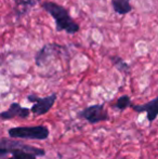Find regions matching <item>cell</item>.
<instances>
[{
	"label": "cell",
	"mask_w": 158,
	"mask_h": 159,
	"mask_svg": "<svg viewBox=\"0 0 158 159\" xmlns=\"http://www.w3.org/2000/svg\"><path fill=\"white\" fill-rule=\"evenodd\" d=\"M44 155V149L25 144L15 139L2 138L0 141V157L2 159H37Z\"/></svg>",
	"instance_id": "6da1fadb"
},
{
	"label": "cell",
	"mask_w": 158,
	"mask_h": 159,
	"mask_svg": "<svg viewBox=\"0 0 158 159\" xmlns=\"http://www.w3.org/2000/svg\"><path fill=\"white\" fill-rule=\"evenodd\" d=\"M41 7L54 19L57 32H66L68 35H74L79 32V25L72 19L67 9L52 1L43 2Z\"/></svg>",
	"instance_id": "7a4b0ae2"
},
{
	"label": "cell",
	"mask_w": 158,
	"mask_h": 159,
	"mask_svg": "<svg viewBox=\"0 0 158 159\" xmlns=\"http://www.w3.org/2000/svg\"><path fill=\"white\" fill-rule=\"evenodd\" d=\"M11 139H23V140H47L50 135V131L46 126L34 127H15L8 130Z\"/></svg>",
	"instance_id": "3957f363"
},
{
	"label": "cell",
	"mask_w": 158,
	"mask_h": 159,
	"mask_svg": "<svg viewBox=\"0 0 158 159\" xmlns=\"http://www.w3.org/2000/svg\"><path fill=\"white\" fill-rule=\"evenodd\" d=\"M78 118L88 121L89 124H99L102 121H106L108 120L110 116H108L107 111L105 109V105L102 104H93L90 106L86 107L82 111H80L77 114Z\"/></svg>",
	"instance_id": "277c9868"
},
{
	"label": "cell",
	"mask_w": 158,
	"mask_h": 159,
	"mask_svg": "<svg viewBox=\"0 0 158 159\" xmlns=\"http://www.w3.org/2000/svg\"><path fill=\"white\" fill-rule=\"evenodd\" d=\"M56 93H52V94L47 95L44 98H40V96L36 94L27 95V101L33 103V106L30 108L32 113L35 116L46 115L53 107L55 101H56Z\"/></svg>",
	"instance_id": "5b68a950"
},
{
	"label": "cell",
	"mask_w": 158,
	"mask_h": 159,
	"mask_svg": "<svg viewBox=\"0 0 158 159\" xmlns=\"http://www.w3.org/2000/svg\"><path fill=\"white\" fill-rule=\"evenodd\" d=\"M63 51H65V48L60 46V44H57V43L44 44L36 54V57H35L36 65L39 67L44 66V65L50 63V62L52 61L53 57L62 54Z\"/></svg>",
	"instance_id": "8992f818"
},
{
	"label": "cell",
	"mask_w": 158,
	"mask_h": 159,
	"mask_svg": "<svg viewBox=\"0 0 158 159\" xmlns=\"http://www.w3.org/2000/svg\"><path fill=\"white\" fill-rule=\"evenodd\" d=\"M131 108L137 113H146V118H147L148 122L152 124L155 119L158 117V98H153L152 101L144 104L135 105L133 104Z\"/></svg>",
	"instance_id": "52a82bcc"
},
{
	"label": "cell",
	"mask_w": 158,
	"mask_h": 159,
	"mask_svg": "<svg viewBox=\"0 0 158 159\" xmlns=\"http://www.w3.org/2000/svg\"><path fill=\"white\" fill-rule=\"evenodd\" d=\"M30 109L26 108V107H23L19 104V103H12L10 105L7 111H2L0 114V117H1L2 120H8V119H13V118H27L29 116Z\"/></svg>",
	"instance_id": "ba28073f"
},
{
	"label": "cell",
	"mask_w": 158,
	"mask_h": 159,
	"mask_svg": "<svg viewBox=\"0 0 158 159\" xmlns=\"http://www.w3.org/2000/svg\"><path fill=\"white\" fill-rule=\"evenodd\" d=\"M113 10L120 15H124L132 10L130 0H112Z\"/></svg>",
	"instance_id": "9c48e42d"
},
{
	"label": "cell",
	"mask_w": 158,
	"mask_h": 159,
	"mask_svg": "<svg viewBox=\"0 0 158 159\" xmlns=\"http://www.w3.org/2000/svg\"><path fill=\"white\" fill-rule=\"evenodd\" d=\"M19 14H25L29 9L39 3L41 0H13Z\"/></svg>",
	"instance_id": "30bf717a"
},
{
	"label": "cell",
	"mask_w": 158,
	"mask_h": 159,
	"mask_svg": "<svg viewBox=\"0 0 158 159\" xmlns=\"http://www.w3.org/2000/svg\"><path fill=\"white\" fill-rule=\"evenodd\" d=\"M132 102H131V98L129 95H121L119 96L118 98H117L116 103H115L114 105H113V107H114L115 109H117V111H124V109H127L128 107H132Z\"/></svg>",
	"instance_id": "8fae6325"
},
{
	"label": "cell",
	"mask_w": 158,
	"mask_h": 159,
	"mask_svg": "<svg viewBox=\"0 0 158 159\" xmlns=\"http://www.w3.org/2000/svg\"><path fill=\"white\" fill-rule=\"evenodd\" d=\"M111 61H112L113 65H114L115 67H116L117 69L120 71V73L122 74H128L129 70H130V67H129V65L124 62V59H121V57H111Z\"/></svg>",
	"instance_id": "7c38bea8"
}]
</instances>
